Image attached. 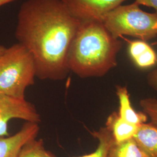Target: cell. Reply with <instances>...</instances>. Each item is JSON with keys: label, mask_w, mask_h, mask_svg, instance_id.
<instances>
[{"label": "cell", "mask_w": 157, "mask_h": 157, "mask_svg": "<svg viewBox=\"0 0 157 157\" xmlns=\"http://www.w3.org/2000/svg\"><path fill=\"white\" fill-rule=\"evenodd\" d=\"M36 71L33 58L19 43L6 48L0 56V94L25 98L29 86L34 83Z\"/></svg>", "instance_id": "obj_3"}, {"label": "cell", "mask_w": 157, "mask_h": 157, "mask_svg": "<svg viewBox=\"0 0 157 157\" xmlns=\"http://www.w3.org/2000/svg\"><path fill=\"white\" fill-rule=\"evenodd\" d=\"M39 124L40 116L33 105L25 100L0 94V137L10 136L8 123L12 119Z\"/></svg>", "instance_id": "obj_5"}, {"label": "cell", "mask_w": 157, "mask_h": 157, "mask_svg": "<svg viewBox=\"0 0 157 157\" xmlns=\"http://www.w3.org/2000/svg\"><path fill=\"white\" fill-rule=\"evenodd\" d=\"M140 105L143 112L150 119V123L157 126V99L148 97L141 99Z\"/></svg>", "instance_id": "obj_15"}, {"label": "cell", "mask_w": 157, "mask_h": 157, "mask_svg": "<svg viewBox=\"0 0 157 157\" xmlns=\"http://www.w3.org/2000/svg\"><path fill=\"white\" fill-rule=\"evenodd\" d=\"M14 1H15V0H0V6H4L6 4H8L10 2H11Z\"/></svg>", "instance_id": "obj_18"}, {"label": "cell", "mask_w": 157, "mask_h": 157, "mask_svg": "<svg viewBox=\"0 0 157 157\" xmlns=\"http://www.w3.org/2000/svg\"><path fill=\"white\" fill-rule=\"evenodd\" d=\"M133 139L147 157H157V126L151 123L139 126Z\"/></svg>", "instance_id": "obj_10"}, {"label": "cell", "mask_w": 157, "mask_h": 157, "mask_svg": "<svg viewBox=\"0 0 157 157\" xmlns=\"http://www.w3.org/2000/svg\"><path fill=\"white\" fill-rule=\"evenodd\" d=\"M128 52L135 65L140 69L152 67L157 62L155 51L145 41H129Z\"/></svg>", "instance_id": "obj_8"}, {"label": "cell", "mask_w": 157, "mask_h": 157, "mask_svg": "<svg viewBox=\"0 0 157 157\" xmlns=\"http://www.w3.org/2000/svg\"><path fill=\"white\" fill-rule=\"evenodd\" d=\"M116 94L119 107L118 114L120 118L130 124L140 125L147 121V116L143 112H137L131 105L130 95L126 86H117Z\"/></svg>", "instance_id": "obj_9"}, {"label": "cell", "mask_w": 157, "mask_h": 157, "mask_svg": "<svg viewBox=\"0 0 157 157\" xmlns=\"http://www.w3.org/2000/svg\"><path fill=\"white\" fill-rule=\"evenodd\" d=\"M6 48L3 45H0V56L3 54V52L6 50Z\"/></svg>", "instance_id": "obj_19"}, {"label": "cell", "mask_w": 157, "mask_h": 157, "mask_svg": "<svg viewBox=\"0 0 157 157\" xmlns=\"http://www.w3.org/2000/svg\"><path fill=\"white\" fill-rule=\"evenodd\" d=\"M107 30L116 39L124 35L147 41L157 37V13L141 10L135 2L120 6L102 19Z\"/></svg>", "instance_id": "obj_4"}, {"label": "cell", "mask_w": 157, "mask_h": 157, "mask_svg": "<svg viewBox=\"0 0 157 157\" xmlns=\"http://www.w3.org/2000/svg\"><path fill=\"white\" fill-rule=\"evenodd\" d=\"M80 24L62 0H27L23 3L15 37L33 56L36 77L52 80L67 77V53Z\"/></svg>", "instance_id": "obj_1"}, {"label": "cell", "mask_w": 157, "mask_h": 157, "mask_svg": "<svg viewBox=\"0 0 157 157\" xmlns=\"http://www.w3.org/2000/svg\"><path fill=\"white\" fill-rule=\"evenodd\" d=\"M122 45L102 22H80L68 51V69L82 78L103 76L117 67Z\"/></svg>", "instance_id": "obj_2"}, {"label": "cell", "mask_w": 157, "mask_h": 157, "mask_svg": "<svg viewBox=\"0 0 157 157\" xmlns=\"http://www.w3.org/2000/svg\"><path fill=\"white\" fill-rule=\"evenodd\" d=\"M134 2L139 6L152 7L155 9V13H157V0H135Z\"/></svg>", "instance_id": "obj_17"}, {"label": "cell", "mask_w": 157, "mask_h": 157, "mask_svg": "<svg viewBox=\"0 0 157 157\" xmlns=\"http://www.w3.org/2000/svg\"><path fill=\"white\" fill-rule=\"evenodd\" d=\"M90 133L98 141L97 148L90 154L76 157H107L108 150L113 141L111 131L104 126L98 130L90 132Z\"/></svg>", "instance_id": "obj_13"}, {"label": "cell", "mask_w": 157, "mask_h": 157, "mask_svg": "<svg viewBox=\"0 0 157 157\" xmlns=\"http://www.w3.org/2000/svg\"><path fill=\"white\" fill-rule=\"evenodd\" d=\"M147 80L148 86L157 91V69H155L148 74Z\"/></svg>", "instance_id": "obj_16"}, {"label": "cell", "mask_w": 157, "mask_h": 157, "mask_svg": "<svg viewBox=\"0 0 157 157\" xmlns=\"http://www.w3.org/2000/svg\"><path fill=\"white\" fill-rule=\"evenodd\" d=\"M127 0H62L72 15L80 22H102L104 17Z\"/></svg>", "instance_id": "obj_6"}, {"label": "cell", "mask_w": 157, "mask_h": 157, "mask_svg": "<svg viewBox=\"0 0 157 157\" xmlns=\"http://www.w3.org/2000/svg\"><path fill=\"white\" fill-rule=\"evenodd\" d=\"M107 157H147L133 138L117 143L114 139L110 146Z\"/></svg>", "instance_id": "obj_12"}, {"label": "cell", "mask_w": 157, "mask_h": 157, "mask_svg": "<svg viewBox=\"0 0 157 157\" xmlns=\"http://www.w3.org/2000/svg\"><path fill=\"white\" fill-rule=\"evenodd\" d=\"M39 129L38 124L26 122L15 135L0 137V157H17L23 146L37 138Z\"/></svg>", "instance_id": "obj_7"}, {"label": "cell", "mask_w": 157, "mask_h": 157, "mask_svg": "<svg viewBox=\"0 0 157 157\" xmlns=\"http://www.w3.org/2000/svg\"><path fill=\"white\" fill-rule=\"evenodd\" d=\"M17 157H56L45 149L43 141L34 138L28 141L23 146Z\"/></svg>", "instance_id": "obj_14"}, {"label": "cell", "mask_w": 157, "mask_h": 157, "mask_svg": "<svg viewBox=\"0 0 157 157\" xmlns=\"http://www.w3.org/2000/svg\"><path fill=\"white\" fill-rule=\"evenodd\" d=\"M139 126L124 121L120 118L117 111L111 113L105 123V126L111 131L113 139L117 143L133 138Z\"/></svg>", "instance_id": "obj_11"}]
</instances>
